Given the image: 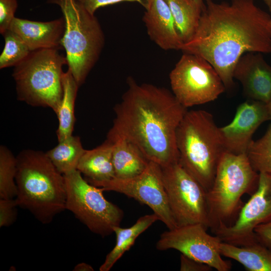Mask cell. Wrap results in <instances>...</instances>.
I'll list each match as a JSON object with an SVG mask.
<instances>
[{
    "label": "cell",
    "mask_w": 271,
    "mask_h": 271,
    "mask_svg": "<svg viewBox=\"0 0 271 271\" xmlns=\"http://www.w3.org/2000/svg\"><path fill=\"white\" fill-rule=\"evenodd\" d=\"M259 176L245 153H223L213 184L207 192L209 228L212 232L233 223L243 205L242 196L251 195L256 191Z\"/></svg>",
    "instance_id": "cell-5"
},
{
    "label": "cell",
    "mask_w": 271,
    "mask_h": 271,
    "mask_svg": "<svg viewBox=\"0 0 271 271\" xmlns=\"http://www.w3.org/2000/svg\"><path fill=\"white\" fill-rule=\"evenodd\" d=\"M183 44L191 41L198 29L203 9L193 0H165Z\"/></svg>",
    "instance_id": "cell-23"
},
{
    "label": "cell",
    "mask_w": 271,
    "mask_h": 271,
    "mask_svg": "<svg viewBox=\"0 0 271 271\" xmlns=\"http://www.w3.org/2000/svg\"><path fill=\"white\" fill-rule=\"evenodd\" d=\"M267 120L269 118L266 103L250 99L240 104L232 121L219 127L225 151L246 154L253 133Z\"/></svg>",
    "instance_id": "cell-14"
},
{
    "label": "cell",
    "mask_w": 271,
    "mask_h": 271,
    "mask_svg": "<svg viewBox=\"0 0 271 271\" xmlns=\"http://www.w3.org/2000/svg\"><path fill=\"white\" fill-rule=\"evenodd\" d=\"M85 150L78 136H71L58 142V144L46 152V155L58 171L65 175L77 170Z\"/></svg>",
    "instance_id": "cell-24"
},
{
    "label": "cell",
    "mask_w": 271,
    "mask_h": 271,
    "mask_svg": "<svg viewBox=\"0 0 271 271\" xmlns=\"http://www.w3.org/2000/svg\"><path fill=\"white\" fill-rule=\"evenodd\" d=\"M176 142L180 163L207 192L226 151L212 114L204 110H187L178 127Z\"/></svg>",
    "instance_id": "cell-4"
},
{
    "label": "cell",
    "mask_w": 271,
    "mask_h": 271,
    "mask_svg": "<svg viewBox=\"0 0 271 271\" xmlns=\"http://www.w3.org/2000/svg\"><path fill=\"white\" fill-rule=\"evenodd\" d=\"M143 20L150 38L164 50H180L183 43L165 0H146Z\"/></svg>",
    "instance_id": "cell-16"
},
{
    "label": "cell",
    "mask_w": 271,
    "mask_h": 271,
    "mask_svg": "<svg viewBox=\"0 0 271 271\" xmlns=\"http://www.w3.org/2000/svg\"><path fill=\"white\" fill-rule=\"evenodd\" d=\"M246 154L255 171L271 174V124L260 139L251 142Z\"/></svg>",
    "instance_id": "cell-26"
},
{
    "label": "cell",
    "mask_w": 271,
    "mask_h": 271,
    "mask_svg": "<svg viewBox=\"0 0 271 271\" xmlns=\"http://www.w3.org/2000/svg\"><path fill=\"white\" fill-rule=\"evenodd\" d=\"M158 220H159L158 217L153 213L141 216L131 227H114L113 232L116 235L115 244L107 254L104 262L99 267V270H109L123 254L131 248L139 235Z\"/></svg>",
    "instance_id": "cell-21"
},
{
    "label": "cell",
    "mask_w": 271,
    "mask_h": 271,
    "mask_svg": "<svg viewBox=\"0 0 271 271\" xmlns=\"http://www.w3.org/2000/svg\"><path fill=\"white\" fill-rule=\"evenodd\" d=\"M74 271H93V268L91 265L85 262L77 264L74 268Z\"/></svg>",
    "instance_id": "cell-33"
},
{
    "label": "cell",
    "mask_w": 271,
    "mask_h": 271,
    "mask_svg": "<svg viewBox=\"0 0 271 271\" xmlns=\"http://www.w3.org/2000/svg\"><path fill=\"white\" fill-rule=\"evenodd\" d=\"M205 2L194 37L180 50L207 60L225 88H230L234 84L235 66L243 55L271 53V17L254 0Z\"/></svg>",
    "instance_id": "cell-1"
},
{
    "label": "cell",
    "mask_w": 271,
    "mask_h": 271,
    "mask_svg": "<svg viewBox=\"0 0 271 271\" xmlns=\"http://www.w3.org/2000/svg\"><path fill=\"white\" fill-rule=\"evenodd\" d=\"M200 223L188 224L163 232L156 243L159 250L174 249L190 258L206 263L218 271H229L230 261L222 258L219 245L222 241L216 235L207 232Z\"/></svg>",
    "instance_id": "cell-12"
},
{
    "label": "cell",
    "mask_w": 271,
    "mask_h": 271,
    "mask_svg": "<svg viewBox=\"0 0 271 271\" xmlns=\"http://www.w3.org/2000/svg\"><path fill=\"white\" fill-rule=\"evenodd\" d=\"M200 7L203 9L204 3L203 0H193Z\"/></svg>",
    "instance_id": "cell-35"
},
{
    "label": "cell",
    "mask_w": 271,
    "mask_h": 271,
    "mask_svg": "<svg viewBox=\"0 0 271 271\" xmlns=\"http://www.w3.org/2000/svg\"><path fill=\"white\" fill-rule=\"evenodd\" d=\"M259 174L256 191L242 206L235 221L212 231L222 241L237 246L252 243L257 240L255 227L271 221V174Z\"/></svg>",
    "instance_id": "cell-13"
},
{
    "label": "cell",
    "mask_w": 271,
    "mask_h": 271,
    "mask_svg": "<svg viewBox=\"0 0 271 271\" xmlns=\"http://www.w3.org/2000/svg\"><path fill=\"white\" fill-rule=\"evenodd\" d=\"M113 144L112 161L115 178L135 177L147 167L149 161L140 149L126 138L108 132Z\"/></svg>",
    "instance_id": "cell-18"
},
{
    "label": "cell",
    "mask_w": 271,
    "mask_h": 271,
    "mask_svg": "<svg viewBox=\"0 0 271 271\" xmlns=\"http://www.w3.org/2000/svg\"><path fill=\"white\" fill-rule=\"evenodd\" d=\"M65 29L63 17L48 22L28 20L15 17L9 30L24 41L31 51L62 48Z\"/></svg>",
    "instance_id": "cell-17"
},
{
    "label": "cell",
    "mask_w": 271,
    "mask_h": 271,
    "mask_svg": "<svg viewBox=\"0 0 271 271\" xmlns=\"http://www.w3.org/2000/svg\"><path fill=\"white\" fill-rule=\"evenodd\" d=\"M19 206L16 198L0 199V227L9 226L16 220L17 207Z\"/></svg>",
    "instance_id": "cell-28"
},
{
    "label": "cell",
    "mask_w": 271,
    "mask_h": 271,
    "mask_svg": "<svg viewBox=\"0 0 271 271\" xmlns=\"http://www.w3.org/2000/svg\"><path fill=\"white\" fill-rule=\"evenodd\" d=\"M127 83L108 132L126 138L161 167L178 161L177 130L187 108L164 87L138 84L131 77Z\"/></svg>",
    "instance_id": "cell-2"
},
{
    "label": "cell",
    "mask_w": 271,
    "mask_h": 271,
    "mask_svg": "<svg viewBox=\"0 0 271 271\" xmlns=\"http://www.w3.org/2000/svg\"><path fill=\"white\" fill-rule=\"evenodd\" d=\"M254 232L256 239L271 249V221L258 225Z\"/></svg>",
    "instance_id": "cell-32"
},
{
    "label": "cell",
    "mask_w": 271,
    "mask_h": 271,
    "mask_svg": "<svg viewBox=\"0 0 271 271\" xmlns=\"http://www.w3.org/2000/svg\"><path fill=\"white\" fill-rule=\"evenodd\" d=\"M169 78L172 93L187 108L214 101L225 89L212 65L192 53L184 52Z\"/></svg>",
    "instance_id": "cell-9"
},
{
    "label": "cell",
    "mask_w": 271,
    "mask_h": 271,
    "mask_svg": "<svg viewBox=\"0 0 271 271\" xmlns=\"http://www.w3.org/2000/svg\"><path fill=\"white\" fill-rule=\"evenodd\" d=\"M3 36L5 45L0 55V69L15 67L24 60L31 52L16 33L8 30Z\"/></svg>",
    "instance_id": "cell-27"
},
{
    "label": "cell",
    "mask_w": 271,
    "mask_h": 271,
    "mask_svg": "<svg viewBox=\"0 0 271 271\" xmlns=\"http://www.w3.org/2000/svg\"><path fill=\"white\" fill-rule=\"evenodd\" d=\"M112 150V141L106 138L99 146L85 150L77 169L91 184L95 185L115 177Z\"/></svg>",
    "instance_id": "cell-19"
},
{
    "label": "cell",
    "mask_w": 271,
    "mask_h": 271,
    "mask_svg": "<svg viewBox=\"0 0 271 271\" xmlns=\"http://www.w3.org/2000/svg\"><path fill=\"white\" fill-rule=\"evenodd\" d=\"M266 104L267 106L269 120H271V98L270 100L268 101V102Z\"/></svg>",
    "instance_id": "cell-34"
},
{
    "label": "cell",
    "mask_w": 271,
    "mask_h": 271,
    "mask_svg": "<svg viewBox=\"0 0 271 271\" xmlns=\"http://www.w3.org/2000/svg\"><path fill=\"white\" fill-rule=\"evenodd\" d=\"M169 206L177 226L200 223L209 227L207 191L179 160L161 167Z\"/></svg>",
    "instance_id": "cell-10"
},
{
    "label": "cell",
    "mask_w": 271,
    "mask_h": 271,
    "mask_svg": "<svg viewBox=\"0 0 271 271\" xmlns=\"http://www.w3.org/2000/svg\"><path fill=\"white\" fill-rule=\"evenodd\" d=\"M66 192V209L71 211L93 233L102 237L120 226L123 211L107 200L101 188L93 185L78 170L64 175Z\"/></svg>",
    "instance_id": "cell-8"
},
{
    "label": "cell",
    "mask_w": 271,
    "mask_h": 271,
    "mask_svg": "<svg viewBox=\"0 0 271 271\" xmlns=\"http://www.w3.org/2000/svg\"><path fill=\"white\" fill-rule=\"evenodd\" d=\"M85 9L91 14L100 8L124 2H136L145 7L146 0H79Z\"/></svg>",
    "instance_id": "cell-30"
},
{
    "label": "cell",
    "mask_w": 271,
    "mask_h": 271,
    "mask_svg": "<svg viewBox=\"0 0 271 271\" xmlns=\"http://www.w3.org/2000/svg\"><path fill=\"white\" fill-rule=\"evenodd\" d=\"M17 170V158L7 147L1 146L0 199H12L16 197Z\"/></svg>",
    "instance_id": "cell-25"
},
{
    "label": "cell",
    "mask_w": 271,
    "mask_h": 271,
    "mask_svg": "<svg viewBox=\"0 0 271 271\" xmlns=\"http://www.w3.org/2000/svg\"><path fill=\"white\" fill-rule=\"evenodd\" d=\"M222 255L232 258L249 271H271V249L258 240L244 246L221 241Z\"/></svg>",
    "instance_id": "cell-20"
},
{
    "label": "cell",
    "mask_w": 271,
    "mask_h": 271,
    "mask_svg": "<svg viewBox=\"0 0 271 271\" xmlns=\"http://www.w3.org/2000/svg\"><path fill=\"white\" fill-rule=\"evenodd\" d=\"M234 79L241 84L244 94L251 100L267 103L271 98V66L261 53L248 52L238 61Z\"/></svg>",
    "instance_id": "cell-15"
},
{
    "label": "cell",
    "mask_w": 271,
    "mask_h": 271,
    "mask_svg": "<svg viewBox=\"0 0 271 271\" xmlns=\"http://www.w3.org/2000/svg\"><path fill=\"white\" fill-rule=\"evenodd\" d=\"M66 64V56L58 49L31 51L14 68L18 99L32 106L50 108L56 113L63 95Z\"/></svg>",
    "instance_id": "cell-7"
},
{
    "label": "cell",
    "mask_w": 271,
    "mask_h": 271,
    "mask_svg": "<svg viewBox=\"0 0 271 271\" xmlns=\"http://www.w3.org/2000/svg\"><path fill=\"white\" fill-rule=\"evenodd\" d=\"M61 9L65 23L62 46L66 52L68 70L80 87L98 60L104 35L94 15L79 0H48Z\"/></svg>",
    "instance_id": "cell-6"
},
{
    "label": "cell",
    "mask_w": 271,
    "mask_h": 271,
    "mask_svg": "<svg viewBox=\"0 0 271 271\" xmlns=\"http://www.w3.org/2000/svg\"><path fill=\"white\" fill-rule=\"evenodd\" d=\"M63 95L56 113L59 125L57 130L58 142L71 136L75 121V102L79 87L71 72L68 69L62 76Z\"/></svg>",
    "instance_id": "cell-22"
},
{
    "label": "cell",
    "mask_w": 271,
    "mask_h": 271,
    "mask_svg": "<svg viewBox=\"0 0 271 271\" xmlns=\"http://www.w3.org/2000/svg\"><path fill=\"white\" fill-rule=\"evenodd\" d=\"M213 268L209 265L196 260L183 254L180 257L181 271H210Z\"/></svg>",
    "instance_id": "cell-31"
},
{
    "label": "cell",
    "mask_w": 271,
    "mask_h": 271,
    "mask_svg": "<svg viewBox=\"0 0 271 271\" xmlns=\"http://www.w3.org/2000/svg\"><path fill=\"white\" fill-rule=\"evenodd\" d=\"M270 26H271V22H270Z\"/></svg>",
    "instance_id": "cell-37"
},
{
    "label": "cell",
    "mask_w": 271,
    "mask_h": 271,
    "mask_svg": "<svg viewBox=\"0 0 271 271\" xmlns=\"http://www.w3.org/2000/svg\"><path fill=\"white\" fill-rule=\"evenodd\" d=\"M94 186L132 198L149 206L168 229L177 227L172 215L162 179L161 167L150 161L140 174L131 178H114Z\"/></svg>",
    "instance_id": "cell-11"
},
{
    "label": "cell",
    "mask_w": 271,
    "mask_h": 271,
    "mask_svg": "<svg viewBox=\"0 0 271 271\" xmlns=\"http://www.w3.org/2000/svg\"><path fill=\"white\" fill-rule=\"evenodd\" d=\"M262 2H263L268 7V8L269 9V10L271 12V0H261Z\"/></svg>",
    "instance_id": "cell-36"
},
{
    "label": "cell",
    "mask_w": 271,
    "mask_h": 271,
    "mask_svg": "<svg viewBox=\"0 0 271 271\" xmlns=\"http://www.w3.org/2000/svg\"><path fill=\"white\" fill-rule=\"evenodd\" d=\"M16 158V198L19 206L28 210L42 223H50L66 209L64 175L42 151L25 150Z\"/></svg>",
    "instance_id": "cell-3"
},
{
    "label": "cell",
    "mask_w": 271,
    "mask_h": 271,
    "mask_svg": "<svg viewBox=\"0 0 271 271\" xmlns=\"http://www.w3.org/2000/svg\"><path fill=\"white\" fill-rule=\"evenodd\" d=\"M18 6L17 0H0V33L3 35L15 18Z\"/></svg>",
    "instance_id": "cell-29"
}]
</instances>
